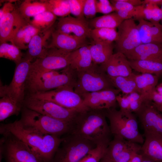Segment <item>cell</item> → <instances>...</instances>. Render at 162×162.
I'll return each mask as SVG.
<instances>
[{
    "label": "cell",
    "mask_w": 162,
    "mask_h": 162,
    "mask_svg": "<svg viewBox=\"0 0 162 162\" xmlns=\"http://www.w3.org/2000/svg\"><path fill=\"white\" fill-rule=\"evenodd\" d=\"M0 133H9L28 145L43 162H52L63 140L22 125L19 120L1 124Z\"/></svg>",
    "instance_id": "obj_1"
},
{
    "label": "cell",
    "mask_w": 162,
    "mask_h": 162,
    "mask_svg": "<svg viewBox=\"0 0 162 162\" xmlns=\"http://www.w3.org/2000/svg\"><path fill=\"white\" fill-rule=\"evenodd\" d=\"M105 110L89 109L79 112L73 124L71 133L96 145L110 141L111 132L106 120Z\"/></svg>",
    "instance_id": "obj_2"
},
{
    "label": "cell",
    "mask_w": 162,
    "mask_h": 162,
    "mask_svg": "<svg viewBox=\"0 0 162 162\" xmlns=\"http://www.w3.org/2000/svg\"><path fill=\"white\" fill-rule=\"evenodd\" d=\"M105 110L112 134L132 142L143 144L144 139L139 131L137 120L132 112L118 110L115 108Z\"/></svg>",
    "instance_id": "obj_3"
},
{
    "label": "cell",
    "mask_w": 162,
    "mask_h": 162,
    "mask_svg": "<svg viewBox=\"0 0 162 162\" xmlns=\"http://www.w3.org/2000/svg\"><path fill=\"white\" fill-rule=\"evenodd\" d=\"M19 121L23 125L44 134L60 137L71 133L73 124L45 115L24 106Z\"/></svg>",
    "instance_id": "obj_4"
},
{
    "label": "cell",
    "mask_w": 162,
    "mask_h": 162,
    "mask_svg": "<svg viewBox=\"0 0 162 162\" xmlns=\"http://www.w3.org/2000/svg\"><path fill=\"white\" fill-rule=\"evenodd\" d=\"M76 73L74 90L80 96L86 93L115 88L100 65L93 64L90 67Z\"/></svg>",
    "instance_id": "obj_5"
},
{
    "label": "cell",
    "mask_w": 162,
    "mask_h": 162,
    "mask_svg": "<svg viewBox=\"0 0 162 162\" xmlns=\"http://www.w3.org/2000/svg\"><path fill=\"white\" fill-rule=\"evenodd\" d=\"M96 146L76 135L68 134L63 137L52 162H80Z\"/></svg>",
    "instance_id": "obj_6"
},
{
    "label": "cell",
    "mask_w": 162,
    "mask_h": 162,
    "mask_svg": "<svg viewBox=\"0 0 162 162\" xmlns=\"http://www.w3.org/2000/svg\"><path fill=\"white\" fill-rule=\"evenodd\" d=\"M28 96L50 101L80 112L90 109L85 105L81 97L75 92L74 87L70 86H63L45 92L29 94Z\"/></svg>",
    "instance_id": "obj_7"
},
{
    "label": "cell",
    "mask_w": 162,
    "mask_h": 162,
    "mask_svg": "<svg viewBox=\"0 0 162 162\" xmlns=\"http://www.w3.org/2000/svg\"><path fill=\"white\" fill-rule=\"evenodd\" d=\"M0 153L8 162H43L26 144L9 133H1Z\"/></svg>",
    "instance_id": "obj_8"
},
{
    "label": "cell",
    "mask_w": 162,
    "mask_h": 162,
    "mask_svg": "<svg viewBox=\"0 0 162 162\" xmlns=\"http://www.w3.org/2000/svg\"><path fill=\"white\" fill-rule=\"evenodd\" d=\"M70 53L55 48H48L44 57L32 62L28 79L45 72L64 69L69 66Z\"/></svg>",
    "instance_id": "obj_9"
},
{
    "label": "cell",
    "mask_w": 162,
    "mask_h": 162,
    "mask_svg": "<svg viewBox=\"0 0 162 162\" xmlns=\"http://www.w3.org/2000/svg\"><path fill=\"white\" fill-rule=\"evenodd\" d=\"M23 106L42 114L72 124L79 113L80 112L50 101L28 96L25 98Z\"/></svg>",
    "instance_id": "obj_10"
},
{
    "label": "cell",
    "mask_w": 162,
    "mask_h": 162,
    "mask_svg": "<svg viewBox=\"0 0 162 162\" xmlns=\"http://www.w3.org/2000/svg\"><path fill=\"white\" fill-rule=\"evenodd\" d=\"M32 62L23 57L16 64L14 75L10 83L3 85L1 82L0 96L7 95L23 104L26 83Z\"/></svg>",
    "instance_id": "obj_11"
},
{
    "label": "cell",
    "mask_w": 162,
    "mask_h": 162,
    "mask_svg": "<svg viewBox=\"0 0 162 162\" xmlns=\"http://www.w3.org/2000/svg\"><path fill=\"white\" fill-rule=\"evenodd\" d=\"M76 77V71L69 66L58 74L46 80L26 84V89L29 91V94H32L49 91L66 86L74 88Z\"/></svg>",
    "instance_id": "obj_12"
},
{
    "label": "cell",
    "mask_w": 162,
    "mask_h": 162,
    "mask_svg": "<svg viewBox=\"0 0 162 162\" xmlns=\"http://www.w3.org/2000/svg\"><path fill=\"white\" fill-rule=\"evenodd\" d=\"M117 52L125 55L141 44L137 25L133 19L124 20L117 28Z\"/></svg>",
    "instance_id": "obj_13"
},
{
    "label": "cell",
    "mask_w": 162,
    "mask_h": 162,
    "mask_svg": "<svg viewBox=\"0 0 162 162\" xmlns=\"http://www.w3.org/2000/svg\"><path fill=\"white\" fill-rule=\"evenodd\" d=\"M140 144L114 136L108 146L107 153L112 162H129L134 155L140 152Z\"/></svg>",
    "instance_id": "obj_14"
},
{
    "label": "cell",
    "mask_w": 162,
    "mask_h": 162,
    "mask_svg": "<svg viewBox=\"0 0 162 162\" xmlns=\"http://www.w3.org/2000/svg\"><path fill=\"white\" fill-rule=\"evenodd\" d=\"M135 113L144 133L155 134L162 136V113L150 100L145 101Z\"/></svg>",
    "instance_id": "obj_15"
},
{
    "label": "cell",
    "mask_w": 162,
    "mask_h": 162,
    "mask_svg": "<svg viewBox=\"0 0 162 162\" xmlns=\"http://www.w3.org/2000/svg\"><path fill=\"white\" fill-rule=\"evenodd\" d=\"M121 92L115 88L86 93L80 96L84 104L92 109L108 110L115 108L116 105V97Z\"/></svg>",
    "instance_id": "obj_16"
},
{
    "label": "cell",
    "mask_w": 162,
    "mask_h": 162,
    "mask_svg": "<svg viewBox=\"0 0 162 162\" xmlns=\"http://www.w3.org/2000/svg\"><path fill=\"white\" fill-rule=\"evenodd\" d=\"M92 29L86 18L69 15L58 19L55 29L63 33L87 39L90 38Z\"/></svg>",
    "instance_id": "obj_17"
},
{
    "label": "cell",
    "mask_w": 162,
    "mask_h": 162,
    "mask_svg": "<svg viewBox=\"0 0 162 162\" xmlns=\"http://www.w3.org/2000/svg\"><path fill=\"white\" fill-rule=\"evenodd\" d=\"M29 23L17 8L4 15L0 19V43L10 41L21 28Z\"/></svg>",
    "instance_id": "obj_18"
},
{
    "label": "cell",
    "mask_w": 162,
    "mask_h": 162,
    "mask_svg": "<svg viewBox=\"0 0 162 162\" xmlns=\"http://www.w3.org/2000/svg\"><path fill=\"white\" fill-rule=\"evenodd\" d=\"M48 48H53L69 52L88 45L87 39L60 32L55 29L52 33Z\"/></svg>",
    "instance_id": "obj_19"
},
{
    "label": "cell",
    "mask_w": 162,
    "mask_h": 162,
    "mask_svg": "<svg viewBox=\"0 0 162 162\" xmlns=\"http://www.w3.org/2000/svg\"><path fill=\"white\" fill-rule=\"evenodd\" d=\"M100 66L109 77L129 76L133 73L129 60L124 54L120 52L113 54Z\"/></svg>",
    "instance_id": "obj_20"
},
{
    "label": "cell",
    "mask_w": 162,
    "mask_h": 162,
    "mask_svg": "<svg viewBox=\"0 0 162 162\" xmlns=\"http://www.w3.org/2000/svg\"><path fill=\"white\" fill-rule=\"evenodd\" d=\"M55 29L53 26L34 35L29 43L27 52L24 57L32 62L34 58L37 59L44 57L48 49V41Z\"/></svg>",
    "instance_id": "obj_21"
},
{
    "label": "cell",
    "mask_w": 162,
    "mask_h": 162,
    "mask_svg": "<svg viewBox=\"0 0 162 162\" xmlns=\"http://www.w3.org/2000/svg\"><path fill=\"white\" fill-rule=\"evenodd\" d=\"M124 55L129 60L162 62V44H141Z\"/></svg>",
    "instance_id": "obj_22"
},
{
    "label": "cell",
    "mask_w": 162,
    "mask_h": 162,
    "mask_svg": "<svg viewBox=\"0 0 162 162\" xmlns=\"http://www.w3.org/2000/svg\"><path fill=\"white\" fill-rule=\"evenodd\" d=\"M145 138L140 153L156 161H162V136L144 133Z\"/></svg>",
    "instance_id": "obj_23"
},
{
    "label": "cell",
    "mask_w": 162,
    "mask_h": 162,
    "mask_svg": "<svg viewBox=\"0 0 162 162\" xmlns=\"http://www.w3.org/2000/svg\"><path fill=\"white\" fill-rule=\"evenodd\" d=\"M70 66L76 72L90 67L93 64L90 45H86L71 52L70 55Z\"/></svg>",
    "instance_id": "obj_24"
},
{
    "label": "cell",
    "mask_w": 162,
    "mask_h": 162,
    "mask_svg": "<svg viewBox=\"0 0 162 162\" xmlns=\"http://www.w3.org/2000/svg\"><path fill=\"white\" fill-rule=\"evenodd\" d=\"M132 76L136 83L138 92L150 100V97L158 85V76L149 74H136L134 73Z\"/></svg>",
    "instance_id": "obj_25"
},
{
    "label": "cell",
    "mask_w": 162,
    "mask_h": 162,
    "mask_svg": "<svg viewBox=\"0 0 162 162\" xmlns=\"http://www.w3.org/2000/svg\"><path fill=\"white\" fill-rule=\"evenodd\" d=\"M113 43H97L92 41L90 51L93 63L100 65L106 63L113 54Z\"/></svg>",
    "instance_id": "obj_26"
},
{
    "label": "cell",
    "mask_w": 162,
    "mask_h": 162,
    "mask_svg": "<svg viewBox=\"0 0 162 162\" xmlns=\"http://www.w3.org/2000/svg\"><path fill=\"white\" fill-rule=\"evenodd\" d=\"M17 8L22 16L29 23L31 17H34L44 12L49 11L47 0H26L20 4Z\"/></svg>",
    "instance_id": "obj_27"
},
{
    "label": "cell",
    "mask_w": 162,
    "mask_h": 162,
    "mask_svg": "<svg viewBox=\"0 0 162 162\" xmlns=\"http://www.w3.org/2000/svg\"><path fill=\"white\" fill-rule=\"evenodd\" d=\"M0 121L13 115L17 116L23 107V104L7 95L0 97Z\"/></svg>",
    "instance_id": "obj_28"
},
{
    "label": "cell",
    "mask_w": 162,
    "mask_h": 162,
    "mask_svg": "<svg viewBox=\"0 0 162 162\" xmlns=\"http://www.w3.org/2000/svg\"><path fill=\"white\" fill-rule=\"evenodd\" d=\"M40 32L39 29L29 23L21 28L10 42L20 50L28 49L32 38Z\"/></svg>",
    "instance_id": "obj_29"
},
{
    "label": "cell",
    "mask_w": 162,
    "mask_h": 162,
    "mask_svg": "<svg viewBox=\"0 0 162 162\" xmlns=\"http://www.w3.org/2000/svg\"><path fill=\"white\" fill-rule=\"evenodd\" d=\"M132 69L141 74L147 73L158 76L162 74V62L143 60H129Z\"/></svg>",
    "instance_id": "obj_30"
},
{
    "label": "cell",
    "mask_w": 162,
    "mask_h": 162,
    "mask_svg": "<svg viewBox=\"0 0 162 162\" xmlns=\"http://www.w3.org/2000/svg\"><path fill=\"white\" fill-rule=\"evenodd\" d=\"M124 20L116 12L95 17L90 20L88 22L92 29L98 28H116Z\"/></svg>",
    "instance_id": "obj_31"
},
{
    "label": "cell",
    "mask_w": 162,
    "mask_h": 162,
    "mask_svg": "<svg viewBox=\"0 0 162 162\" xmlns=\"http://www.w3.org/2000/svg\"><path fill=\"white\" fill-rule=\"evenodd\" d=\"M132 74L129 76L108 77L115 88L122 93L123 94L127 95L133 92H138Z\"/></svg>",
    "instance_id": "obj_32"
},
{
    "label": "cell",
    "mask_w": 162,
    "mask_h": 162,
    "mask_svg": "<svg viewBox=\"0 0 162 162\" xmlns=\"http://www.w3.org/2000/svg\"><path fill=\"white\" fill-rule=\"evenodd\" d=\"M118 38V33L116 28H98L92 29L90 38L97 43H113Z\"/></svg>",
    "instance_id": "obj_33"
},
{
    "label": "cell",
    "mask_w": 162,
    "mask_h": 162,
    "mask_svg": "<svg viewBox=\"0 0 162 162\" xmlns=\"http://www.w3.org/2000/svg\"><path fill=\"white\" fill-rule=\"evenodd\" d=\"M57 16L49 11H44L35 16L30 24L42 31L48 29L54 26Z\"/></svg>",
    "instance_id": "obj_34"
},
{
    "label": "cell",
    "mask_w": 162,
    "mask_h": 162,
    "mask_svg": "<svg viewBox=\"0 0 162 162\" xmlns=\"http://www.w3.org/2000/svg\"><path fill=\"white\" fill-rule=\"evenodd\" d=\"M0 57L12 61L16 64L22 60L23 55L17 47L12 44L4 42L0 44Z\"/></svg>",
    "instance_id": "obj_35"
},
{
    "label": "cell",
    "mask_w": 162,
    "mask_h": 162,
    "mask_svg": "<svg viewBox=\"0 0 162 162\" xmlns=\"http://www.w3.org/2000/svg\"><path fill=\"white\" fill-rule=\"evenodd\" d=\"M49 11L56 16H67L70 14L68 0H47Z\"/></svg>",
    "instance_id": "obj_36"
},
{
    "label": "cell",
    "mask_w": 162,
    "mask_h": 162,
    "mask_svg": "<svg viewBox=\"0 0 162 162\" xmlns=\"http://www.w3.org/2000/svg\"><path fill=\"white\" fill-rule=\"evenodd\" d=\"M110 141H105L97 144L80 162H100L106 154Z\"/></svg>",
    "instance_id": "obj_37"
},
{
    "label": "cell",
    "mask_w": 162,
    "mask_h": 162,
    "mask_svg": "<svg viewBox=\"0 0 162 162\" xmlns=\"http://www.w3.org/2000/svg\"><path fill=\"white\" fill-rule=\"evenodd\" d=\"M138 21L137 28L141 43H154L151 33V28L153 25L145 20Z\"/></svg>",
    "instance_id": "obj_38"
},
{
    "label": "cell",
    "mask_w": 162,
    "mask_h": 162,
    "mask_svg": "<svg viewBox=\"0 0 162 162\" xmlns=\"http://www.w3.org/2000/svg\"><path fill=\"white\" fill-rule=\"evenodd\" d=\"M85 1L86 0H68L70 14L76 18H85L83 14Z\"/></svg>",
    "instance_id": "obj_39"
},
{
    "label": "cell",
    "mask_w": 162,
    "mask_h": 162,
    "mask_svg": "<svg viewBox=\"0 0 162 162\" xmlns=\"http://www.w3.org/2000/svg\"><path fill=\"white\" fill-rule=\"evenodd\" d=\"M96 0H86L83 14L86 19H92L95 17L97 12Z\"/></svg>",
    "instance_id": "obj_40"
},
{
    "label": "cell",
    "mask_w": 162,
    "mask_h": 162,
    "mask_svg": "<svg viewBox=\"0 0 162 162\" xmlns=\"http://www.w3.org/2000/svg\"><path fill=\"white\" fill-rule=\"evenodd\" d=\"M97 12L107 14L115 11V9L110 1L108 0H97L96 3Z\"/></svg>",
    "instance_id": "obj_41"
},
{
    "label": "cell",
    "mask_w": 162,
    "mask_h": 162,
    "mask_svg": "<svg viewBox=\"0 0 162 162\" xmlns=\"http://www.w3.org/2000/svg\"><path fill=\"white\" fill-rule=\"evenodd\" d=\"M110 1L114 7L116 12L118 10L136 11V6H134L123 0H112Z\"/></svg>",
    "instance_id": "obj_42"
},
{
    "label": "cell",
    "mask_w": 162,
    "mask_h": 162,
    "mask_svg": "<svg viewBox=\"0 0 162 162\" xmlns=\"http://www.w3.org/2000/svg\"><path fill=\"white\" fill-rule=\"evenodd\" d=\"M151 5V20L150 22L154 26L159 25L160 24L159 22L162 20V10L157 5Z\"/></svg>",
    "instance_id": "obj_43"
},
{
    "label": "cell",
    "mask_w": 162,
    "mask_h": 162,
    "mask_svg": "<svg viewBox=\"0 0 162 162\" xmlns=\"http://www.w3.org/2000/svg\"><path fill=\"white\" fill-rule=\"evenodd\" d=\"M150 100L155 104H162V82L157 85L150 97Z\"/></svg>",
    "instance_id": "obj_44"
},
{
    "label": "cell",
    "mask_w": 162,
    "mask_h": 162,
    "mask_svg": "<svg viewBox=\"0 0 162 162\" xmlns=\"http://www.w3.org/2000/svg\"><path fill=\"white\" fill-rule=\"evenodd\" d=\"M116 101L120 108V110L130 112V102L126 95L119 94L117 96Z\"/></svg>",
    "instance_id": "obj_45"
},
{
    "label": "cell",
    "mask_w": 162,
    "mask_h": 162,
    "mask_svg": "<svg viewBox=\"0 0 162 162\" xmlns=\"http://www.w3.org/2000/svg\"><path fill=\"white\" fill-rule=\"evenodd\" d=\"M16 8L14 4L11 2H8L4 4L0 10V19L5 14L12 12Z\"/></svg>",
    "instance_id": "obj_46"
},
{
    "label": "cell",
    "mask_w": 162,
    "mask_h": 162,
    "mask_svg": "<svg viewBox=\"0 0 162 162\" xmlns=\"http://www.w3.org/2000/svg\"><path fill=\"white\" fill-rule=\"evenodd\" d=\"M116 12L122 19L125 20L134 18L136 15V10L135 12L118 10Z\"/></svg>",
    "instance_id": "obj_47"
},
{
    "label": "cell",
    "mask_w": 162,
    "mask_h": 162,
    "mask_svg": "<svg viewBox=\"0 0 162 162\" xmlns=\"http://www.w3.org/2000/svg\"><path fill=\"white\" fill-rule=\"evenodd\" d=\"M162 4V0H144L142 1V4H151L158 5Z\"/></svg>",
    "instance_id": "obj_48"
},
{
    "label": "cell",
    "mask_w": 162,
    "mask_h": 162,
    "mask_svg": "<svg viewBox=\"0 0 162 162\" xmlns=\"http://www.w3.org/2000/svg\"><path fill=\"white\" fill-rule=\"evenodd\" d=\"M142 155L140 153L135 154L129 162H141Z\"/></svg>",
    "instance_id": "obj_49"
},
{
    "label": "cell",
    "mask_w": 162,
    "mask_h": 162,
    "mask_svg": "<svg viewBox=\"0 0 162 162\" xmlns=\"http://www.w3.org/2000/svg\"><path fill=\"white\" fill-rule=\"evenodd\" d=\"M100 162H112L110 157L107 153L102 158Z\"/></svg>",
    "instance_id": "obj_50"
},
{
    "label": "cell",
    "mask_w": 162,
    "mask_h": 162,
    "mask_svg": "<svg viewBox=\"0 0 162 162\" xmlns=\"http://www.w3.org/2000/svg\"><path fill=\"white\" fill-rule=\"evenodd\" d=\"M141 162H159L155 161L145 156H144L142 155V160Z\"/></svg>",
    "instance_id": "obj_51"
},
{
    "label": "cell",
    "mask_w": 162,
    "mask_h": 162,
    "mask_svg": "<svg viewBox=\"0 0 162 162\" xmlns=\"http://www.w3.org/2000/svg\"><path fill=\"white\" fill-rule=\"evenodd\" d=\"M152 103L156 109L161 113H162V104H154L153 102Z\"/></svg>",
    "instance_id": "obj_52"
},
{
    "label": "cell",
    "mask_w": 162,
    "mask_h": 162,
    "mask_svg": "<svg viewBox=\"0 0 162 162\" xmlns=\"http://www.w3.org/2000/svg\"><path fill=\"white\" fill-rule=\"evenodd\" d=\"M161 10H162V9H161Z\"/></svg>",
    "instance_id": "obj_53"
},
{
    "label": "cell",
    "mask_w": 162,
    "mask_h": 162,
    "mask_svg": "<svg viewBox=\"0 0 162 162\" xmlns=\"http://www.w3.org/2000/svg\"><path fill=\"white\" fill-rule=\"evenodd\" d=\"M162 162V161H160V162Z\"/></svg>",
    "instance_id": "obj_54"
}]
</instances>
